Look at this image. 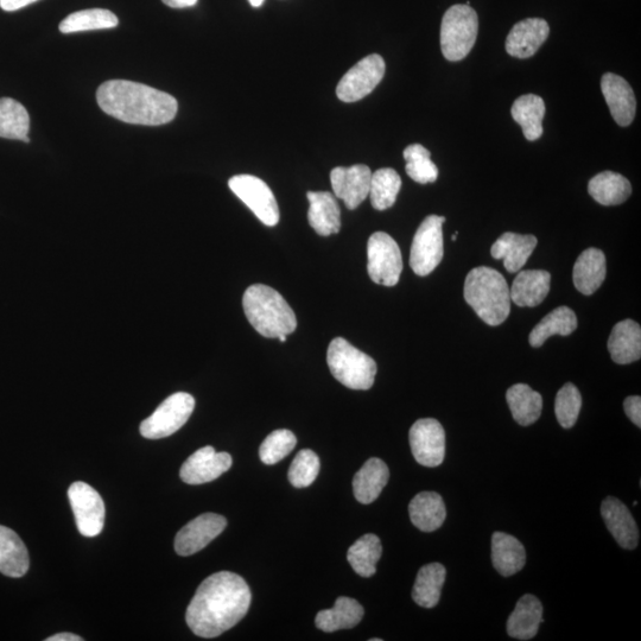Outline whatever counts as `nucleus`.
Listing matches in <instances>:
<instances>
[{
    "label": "nucleus",
    "mask_w": 641,
    "mask_h": 641,
    "mask_svg": "<svg viewBox=\"0 0 641 641\" xmlns=\"http://www.w3.org/2000/svg\"><path fill=\"white\" fill-rule=\"evenodd\" d=\"M251 599L243 577L220 571L207 577L196 590L187 609V624L198 637H219L245 617Z\"/></svg>",
    "instance_id": "nucleus-1"
},
{
    "label": "nucleus",
    "mask_w": 641,
    "mask_h": 641,
    "mask_svg": "<svg viewBox=\"0 0 641 641\" xmlns=\"http://www.w3.org/2000/svg\"><path fill=\"white\" fill-rule=\"evenodd\" d=\"M100 109L120 122L160 126L176 117L179 104L168 93L128 80H110L98 88Z\"/></svg>",
    "instance_id": "nucleus-2"
},
{
    "label": "nucleus",
    "mask_w": 641,
    "mask_h": 641,
    "mask_svg": "<svg viewBox=\"0 0 641 641\" xmlns=\"http://www.w3.org/2000/svg\"><path fill=\"white\" fill-rule=\"evenodd\" d=\"M243 307L247 320L264 338L275 339L293 334L297 319L283 296L264 284L251 285L245 291Z\"/></svg>",
    "instance_id": "nucleus-3"
},
{
    "label": "nucleus",
    "mask_w": 641,
    "mask_h": 641,
    "mask_svg": "<svg viewBox=\"0 0 641 641\" xmlns=\"http://www.w3.org/2000/svg\"><path fill=\"white\" fill-rule=\"evenodd\" d=\"M465 300L482 321L490 326L504 323L511 312L509 284L497 270L479 266L465 281Z\"/></svg>",
    "instance_id": "nucleus-4"
},
{
    "label": "nucleus",
    "mask_w": 641,
    "mask_h": 641,
    "mask_svg": "<svg viewBox=\"0 0 641 641\" xmlns=\"http://www.w3.org/2000/svg\"><path fill=\"white\" fill-rule=\"evenodd\" d=\"M327 363L334 378L348 389L370 390L376 379V361L344 338L330 342Z\"/></svg>",
    "instance_id": "nucleus-5"
},
{
    "label": "nucleus",
    "mask_w": 641,
    "mask_h": 641,
    "mask_svg": "<svg viewBox=\"0 0 641 641\" xmlns=\"http://www.w3.org/2000/svg\"><path fill=\"white\" fill-rule=\"evenodd\" d=\"M479 18L467 4H456L444 14L441 24L442 54L450 62H459L471 53L477 42Z\"/></svg>",
    "instance_id": "nucleus-6"
},
{
    "label": "nucleus",
    "mask_w": 641,
    "mask_h": 641,
    "mask_svg": "<svg viewBox=\"0 0 641 641\" xmlns=\"http://www.w3.org/2000/svg\"><path fill=\"white\" fill-rule=\"evenodd\" d=\"M195 409V399L186 392L171 395L158 406L154 414L141 424L145 439L160 440L174 435L186 424Z\"/></svg>",
    "instance_id": "nucleus-7"
},
{
    "label": "nucleus",
    "mask_w": 641,
    "mask_h": 641,
    "mask_svg": "<svg viewBox=\"0 0 641 641\" xmlns=\"http://www.w3.org/2000/svg\"><path fill=\"white\" fill-rule=\"evenodd\" d=\"M367 271L372 281L395 287L403 271V258L396 240L384 232L373 233L367 244Z\"/></svg>",
    "instance_id": "nucleus-8"
},
{
    "label": "nucleus",
    "mask_w": 641,
    "mask_h": 641,
    "mask_svg": "<svg viewBox=\"0 0 641 641\" xmlns=\"http://www.w3.org/2000/svg\"><path fill=\"white\" fill-rule=\"evenodd\" d=\"M446 218L429 215L412 241L410 266L418 276H428L440 265L444 255L442 227Z\"/></svg>",
    "instance_id": "nucleus-9"
},
{
    "label": "nucleus",
    "mask_w": 641,
    "mask_h": 641,
    "mask_svg": "<svg viewBox=\"0 0 641 641\" xmlns=\"http://www.w3.org/2000/svg\"><path fill=\"white\" fill-rule=\"evenodd\" d=\"M385 61L382 56L372 54L349 69L336 87V95L344 103H357L374 91L385 75Z\"/></svg>",
    "instance_id": "nucleus-10"
},
{
    "label": "nucleus",
    "mask_w": 641,
    "mask_h": 641,
    "mask_svg": "<svg viewBox=\"0 0 641 641\" xmlns=\"http://www.w3.org/2000/svg\"><path fill=\"white\" fill-rule=\"evenodd\" d=\"M228 186L264 225L272 227L278 224L277 200L263 180L252 175H237L228 181Z\"/></svg>",
    "instance_id": "nucleus-11"
},
{
    "label": "nucleus",
    "mask_w": 641,
    "mask_h": 641,
    "mask_svg": "<svg viewBox=\"0 0 641 641\" xmlns=\"http://www.w3.org/2000/svg\"><path fill=\"white\" fill-rule=\"evenodd\" d=\"M68 497L81 535H100L105 524V504L100 494L90 485L79 481L69 487Z\"/></svg>",
    "instance_id": "nucleus-12"
},
{
    "label": "nucleus",
    "mask_w": 641,
    "mask_h": 641,
    "mask_svg": "<svg viewBox=\"0 0 641 641\" xmlns=\"http://www.w3.org/2000/svg\"><path fill=\"white\" fill-rule=\"evenodd\" d=\"M410 447L415 460L424 467L440 466L446 456V433L434 418H423L412 425Z\"/></svg>",
    "instance_id": "nucleus-13"
},
{
    "label": "nucleus",
    "mask_w": 641,
    "mask_h": 641,
    "mask_svg": "<svg viewBox=\"0 0 641 641\" xmlns=\"http://www.w3.org/2000/svg\"><path fill=\"white\" fill-rule=\"evenodd\" d=\"M227 526L225 517L217 513H203L189 522L175 538V550L180 556H192L205 549Z\"/></svg>",
    "instance_id": "nucleus-14"
},
{
    "label": "nucleus",
    "mask_w": 641,
    "mask_h": 641,
    "mask_svg": "<svg viewBox=\"0 0 641 641\" xmlns=\"http://www.w3.org/2000/svg\"><path fill=\"white\" fill-rule=\"evenodd\" d=\"M372 171L365 164L338 167L330 173L336 198L345 202L348 209L358 208L370 195Z\"/></svg>",
    "instance_id": "nucleus-15"
},
{
    "label": "nucleus",
    "mask_w": 641,
    "mask_h": 641,
    "mask_svg": "<svg viewBox=\"0 0 641 641\" xmlns=\"http://www.w3.org/2000/svg\"><path fill=\"white\" fill-rule=\"evenodd\" d=\"M232 456L218 453L211 446L203 447L183 463L180 477L188 485H202L217 480L232 467Z\"/></svg>",
    "instance_id": "nucleus-16"
},
{
    "label": "nucleus",
    "mask_w": 641,
    "mask_h": 641,
    "mask_svg": "<svg viewBox=\"0 0 641 641\" xmlns=\"http://www.w3.org/2000/svg\"><path fill=\"white\" fill-rule=\"evenodd\" d=\"M550 27L542 18H528L518 22L506 38L507 54L517 59H529L548 40Z\"/></svg>",
    "instance_id": "nucleus-17"
},
{
    "label": "nucleus",
    "mask_w": 641,
    "mask_h": 641,
    "mask_svg": "<svg viewBox=\"0 0 641 641\" xmlns=\"http://www.w3.org/2000/svg\"><path fill=\"white\" fill-rule=\"evenodd\" d=\"M601 90L615 123L623 128L631 125L637 111L636 95L631 85L620 75L606 73L601 79Z\"/></svg>",
    "instance_id": "nucleus-18"
},
{
    "label": "nucleus",
    "mask_w": 641,
    "mask_h": 641,
    "mask_svg": "<svg viewBox=\"0 0 641 641\" xmlns=\"http://www.w3.org/2000/svg\"><path fill=\"white\" fill-rule=\"evenodd\" d=\"M602 518L621 548L633 550L639 544V530L630 510L617 498L608 497L601 505Z\"/></svg>",
    "instance_id": "nucleus-19"
},
{
    "label": "nucleus",
    "mask_w": 641,
    "mask_h": 641,
    "mask_svg": "<svg viewBox=\"0 0 641 641\" xmlns=\"http://www.w3.org/2000/svg\"><path fill=\"white\" fill-rule=\"evenodd\" d=\"M538 240L531 234L506 232L501 234L492 246L491 255L494 259H503L504 266L510 274H516L523 269L535 251Z\"/></svg>",
    "instance_id": "nucleus-20"
},
{
    "label": "nucleus",
    "mask_w": 641,
    "mask_h": 641,
    "mask_svg": "<svg viewBox=\"0 0 641 641\" xmlns=\"http://www.w3.org/2000/svg\"><path fill=\"white\" fill-rule=\"evenodd\" d=\"M551 287V275L544 270L519 272L510 290L511 301L522 308L539 306L547 298Z\"/></svg>",
    "instance_id": "nucleus-21"
},
{
    "label": "nucleus",
    "mask_w": 641,
    "mask_h": 641,
    "mask_svg": "<svg viewBox=\"0 0 641 641\" xmlns=\"http://www.w3.org/2000/svg\"><path fill=\"white\" fill-rule=\"evenodd\" d=\"M308 220L313 230L329 237L341 230V211L335 196L328 192H308Z\"/></svg>",
    "instance_id": "nucleus-22"
},
{
    "label": "nucleus",
    "mask_w": 641,
    "mask_h": 641,
    "mask_svg": "<svg viewBox=\"0 0 641 641\" xmlns=\"http://www.w3.org/2000/svg\"><path fill=\"white\" fill-rule=\"evenodd\" d=\"M607 265L605 253L595 247L582 252L574 265L575 288L581 294L590 296L605 282Z\"/></svg>",
    "instance_id": "nucleus-23"
},
{
    "label": "nucleus",
    "mask_w": 641,
    "mask_h": 641,
    "mask_svg": "<svg viewBox=\"0 0 641 641\" xmlns=\"http://www.w3.org/2000/svg\"><path fill=\"white\" fill-rule=\"evenodd\" d=\"M608 351L614 363L628 365L641 357V328L633 320H624L614 326L608 339Z\"/></svg>",
    "instance_id": "nucleus-24"
},
{
    "label": "nucleus",
    "mask_w": 641,
    "mask_h": 641,
    "mask_svg": "<svg viewBox=\"0 0 641 641\" xmlns=\"http://www.w3.org/2000/svg\"><path fill=\"white\" fill-rule=\"evenodd\" d=\"M543 623V606L536 596L524 595L507 620V633L518 640H530L537 636Z\"/></svg>",
    "instance_id": "nucleus-25"
},
{
    "label": "nucleus",
    "mask_w": 641,
    "mask_h": 641,
    "mask_svg": "<svg viewBox=\"0 0 641 641\" xmlns=\"http://www.w3.org/2000/svg\"><path fill=\"white\" fill-rule=\"evenodd\" d=\"M390 479L389 467L383 460H368L353 479L354 497L360 504L376 501Z\"/></svg>",
    "instance_id": "nucleus-26"
},
{
    "label": "nucleus",
    "mask_w": 641,
    "mask_h": 641,
    "mask_svg": "<svg viewBox=\"0 0 641 641\" xmlns=\"http://www.w3.org/2000/svg\"><path fill=\"white\" fill-rule=\"evenodd\" d=\"M492 563L501 576L510 577L519 573L526 563L523 544L516 537L505 532H494L492 536Z\"/></svg>",
    "instance_id": "nucleus-27"
},
{
    "label": "nucleus",
    "mask_w": 641,
    "mask_h": 641,
    "mask_svg": "<svg viewBox=\"0 0 641 641\" xmlns=\"http://www.w3.org/2000/svg\"><path fill=\"white\" fill-rule=\"evenodd\" d=\"M29 566L28 549L22 539L14 530L0 525V573L18 579L28 573Z\"/></svg>",
    "instance_id": "nucleus-28"
},
{
    "label": "nucleus",
    "mask_w": 641,
    "mask_h": 641,
    "mask_svg": "<svg viewBox=\"0 0 641 641\" xmlns=\"http://www.w3.org/2000/svg\"><path fill=\"white\" fill-rule=\"evenodd\" d=\"M364 614V608L357 600L341 596L336 599L333 608L317 613L315 624L319 630L327 633L349 630L363 620Z\"/></svg>",
    "instance_id": "nucleus-29"
},
{
    "label": "nucleus",
    "mask_w": 641,
    "mask_h": 641,
    "mask_svg": "<svg viewBox=\"0 0 641 641\" xmlns=\"http://www.w3.org/2000/svg\"><path fill=\"white\" fill-rule=\"evenodd\" d=\"M412 524L423 532L440 529L446 520V505L440 494L435 492L418 493L409 505Z\"/></svg>",
    "instance_id": "nucleus-30"
},
{
    "label": "nucleus",
    "mask_w": 641,
    "mask_h": 641,
    "mask_svg": "<svg viewBox=\"0 0 641 641\" xmlns=\"http://www.w3.org/2000/svg\"><path fill=\"white\" fill-rule=\"evenodd\" d=\"M511 114L529 142L538 141L543 136L545 104L541 97L536 94L522 95L514 101Z\"/></svg>",
    "instance_id": "nucleus-31"
},
{
    "label": "nucleus",
    "mask_w": 641,
    "mask_h": 641,
    "mask_svg": "<svg viewBox=\"0 0 641 641\" xmlns=\"http://www.w3.org/2000/svg\"><path fill=\"white\" fill-rule=\"evenodd\" d=\"M588 192L602 206H618L630 198L632 186L623 175L604 171L590 180Z\"/></svg>",
    "instance_id": "nucleus-32"
},
{
    "label": "nucleus",
    "mask_w": 641,
    "mask_h": 641,
    "mask_svg": "<svg viewBox=\"0 0 641 641\" xmlns=\"http://www.w3.org/2000/svg\"><path fill=\"white\" fill-rule=\"evenodd\" d=\"M506 401L510 406L514 421L523 427H528L538 421L542 415L543 398L529 385L517 384L510 387L506 393Z\"/></svg>",
    "instance_id": "nucleus-33"
},
{
    "label": "nucleus",
    "mask_w": 641,
    "mask_h": 641,
    "mask_svg": "<svg viewBox=\"0 0 641 641\" xmlns=\"http://www.w3.org/2000/svg\"><path fill=\"white\" fill-rule=\"evenodd\" d=\"M446 575V568L440 563L427 564L418 571L412 590V599L418 606L434 608L439 604Z\"/></svg>",
    "instance_id": "nucleus-34"
},
{
    "label": "nucleus",
    "mask_w": 641,
    "mask_h": 641,
    "mask_svg": "<svg viewBox=\"0 0 641 641\" xmlns=\"http://www.w3.org/2000/svg\"><path fill=\"white\" fill-rule=\"evenodd\" d=\"M577 328L576 314L568 307L556 308L538 325L532 329L529 342L532 347L539 348L545 344L551 336H568L573 334Z\"/></svg>",
    "instance_id": "nucleus-35"
},
{
    "label": "nucleus",
    "mask_w": 641,
    "mask_h": 641,
    "mask_svg": "<svg viewBox=\"0 0 641 641\" xmlns=\"http://www.w3.org/2000/svg\"><path fill=\"white\" fill-rule=\"evenodd\" d=\"M382 554L383 547L379 537L368 533L348 549L347 560L359 576L371 577L377 573V563Z\"/></svg>",
    "instance_id": "nucleus-36"
},
{
    "label": "nucleus",
    "mask_w": 641,
    "mask_h": 641,
    "mask_svg": "<svg viewBox=\"0 0 641 641\" xmlns=\"http://www.w3.org/2000/svg\"><path fill=\"white\" fill-rule=\"evenodd\" d=\"M30 117L27 109L17 100L0 99V137L30 143Z\"/></svg>",
    "instance_id": "nucleus-37"
},
{
    "label": "nucleus",
    "mask_w": 641,
    "mask_h": 641,
    "mask_svg": "<svg viewBox=\"0 0 641 641\" xmlns=\"http://www.w3.org/2000/svg\"><path fill=\"white\" fill-rule=\"evenodd\" d=\"M119 19L113 12L104 9H90L74 12L60 23L62 34L82 33V31L116 28Z\"/></svg>",
    "instance_id": "nucleus-38"
},
{
    "label": "nucleus",
    "mask_w": 641,
    "mask_h": 641,
    "mask_svg": "<svg viewBox=\"0 0 641 641\" xmlns=\"http://www.w3.org/2000/svg\"><path fill=\"white\" fill-rule=\"evenodd\" d=\"M402 179L395 169L383 168L372 174L370 198L374 209L386 211L395 205L401 192Z\"/></svg>",
    "instance_id": "nucleus-39"
},
{
    "label": "nucleus",
    "mask_w": 641,
    "mask_h": 641,
    "mask_svg": "<svg viewBox=\"0 0 641 641\" xmlns=\"http://www.w3.org/2000/svg\"><path fill=\"white\" fill-rule=\"evenodd\" d=\"M406 174L420 184L434 183L439 177L437 165L431 161V154L421 144H411L403 152Z\"/></svg>",
    "instance_id": "nucleus-40"
},
{
    "label": "nucleus",
    "mask_w": 641,
    "mask_h": 641,
    "mask_svg": "<svg viewBox=\"0 0 641 641\" xmlns=\"http://www.w3.org/2000/svg\"><path fill=\"white\" fill-rule=\"evenodd\" d=\"M296 444V436L290 430H275L274 433L266 437L260 446V460L268 466L276 465L293 452Z\"/></svg>",
    "instance_id": "nucleus-41"
},
{
    "label": "nucleus",
    "mask_w": 641,
    "mask_h": 641,
    "mask_svg": "<svg viewBox=\"0 0 641 641\" xmlns=\"http://www.w3.org/2000/svg\"><path fill=\"white\" fill-rule=\"evenodd\" d=\"M320 467L319 456L313 450H301L289 468L288 478L290 484L296 488L312 485L320 473Z\"/></svg>",
    "instance_id": "nucleus-42"
},
{
    "label": "nucleus",
    "mask_w": 641,
    "mask_h": 641,
    "mask_svg": "<svg viewBox=\"0 0 641 641\" xmlns=\"http://www.w3.org/2000/svg\"><path fill=\"white\" fill-rule=\"evenodd\" d=\"M582 397L574 384L568 383L558 391L555 402V412L558 423L564 429L573 428L579 418Z\"/></svg>",
    "instance_id": "nucleus-43"
},
{
    "label": "nucleus",
    "mask_w": 641,
    "mask_h": 641,
    "mask_svg": "<svg viewBox=\"0 0 641 641\" xmlns=\"http://www.w3.org/2000/svg\"><path fill=\"white\" fill-rule=\"evenodd\" d=\"M625 414L630 420L641 427V398L639 396L627 397L624 402Z\"/></svg>",
    "instance_id": "nucleus-44"
},
{
    "label": "nucleus",
    "mask_w": 641,
    "mask_h": 641,
    "mask_svg": "<svg viewBox=\"0 0 641 641\" xmlns=\"http://www.w3.org/2000/svg\"><path fill=\"white\" fill-rule=\"evenodd\" d=\"M36 2H38V0H0V8L4 11L12 12L23 9L25 6Z\"/></svg>",
    "instance_id": "nucleus-45"
},
{
    "label": "nucleus",
    "mask_w": 641,
    "mask_h": 641,
    "mask_svg": "<svg viewBox=\"0 0 641 641\" xmlns=\"http://www.w3.org/2000/svg\"><path fill=\"white\" fill-rule=\"evenodd\" d=\"M162 2L173 9H186L198 3V0H162Z\"/></svg>",
    "instance_id": "nucleus-46"
},
{
    "label": "nucleus",
    "mask_w": 641,
    "mask_h": 641,
    "mask_svg": "<svg viewBox=\"0 0 641 641\" xmlns=\"http://www.w3.org/2000/svg\"><path fill=\"white\" fill-rule=\"evenodd\" d=\"M82 639L79 636H75V634L72 633H59L55 634V636L47 638L46 641H82Z\"/></svg>",
    "instance_id": "nucleus-47"
},
{
    "label": "nucleus",
    "mask_w": 641,
    "mask_h": 641,
    "mask_svg": "<svg viewBox=\"0 0 641 641\" xmlns=\"http://www.w3.org/2000/svg\"><path fill=\"white\" fill-rule=\"evenodd\" d=\"M249 2L253 6V8H260V6L263 5L265 0H249Z\"/></svg>",
    "instance_id": "nucleus-48"
},
{
    "label": "nucleus",
    "mask_w": 641,
    "mask_h": 641,
    "mask_svg": "<svg viewBox=\"0 0 641 641\" xmlns=\"http://www.w3.org/2000/svg\"><path fill=\"white\" fill-rule=\"evenodd\" d=\"M278 339H279V341H281V342H285V341H287V335L279 336V338H278Z\"/></svg>",
    "instance_id": "nucleus-49"
},
{
    "label": "nucleus",
    "mask_w": 641,
    "mask_h": 641,
    "mask_svg": "<svg viewBox=\"0 0 641 641\" xmlns=\"http://www.w3.org/2000/svg\"><path fill=\"white\" fill-rule=\"evenodd\" d=\"M458 236H459V233H458V232H456V233L454 234V236L452 237V240H453V241H455L456 239H458Z\"/></svg>",
    "instance_id": "nucleus-50"
},
{
    "label": "nucleus",
    "mask_w": 641,
    "mask_h": 641,
    "mask_svg": "<svg viewBox=\"0 0 641 641\" xmlns=\"http://www.w3.org/2000/svg\"><path fill=\"white\" fill-rule=\"evenodd\" d=\"M371 641H382V639H371Z\"/></svg>",
    "instance_id": "nucleus-51"
}]
</instances>
